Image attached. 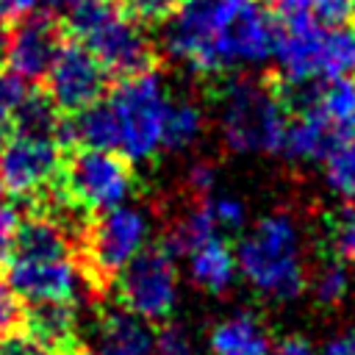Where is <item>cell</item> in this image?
Listing matches in <instances>:
<instances>
[{
    "mask_svg": "<svg viewBox=\"0 0 355 355\" xmlns=\"http://www.w3.org/2000/svg\"><path fill=\"white\" fill-rule=\"evenodd\" d=\"M239 0H180L175 14L164 22L161 47L194 75H219L214 39L219 22Z\"/></svg>",
    "mask_w": 355,
    "mask_h": 355,
    "instance_id": "7",
    "label": "cell"
},
{
    "mask_svg": "<svg viewBox=\"0 0 355 355\" xmlns=\"http://www.w3.org/2000/svg\"><path fill=\"white\" fill-rule=\"evenodd\" d=\"M275 36L277 25L263 6L255 0H239L216 28V69L227 72L269 61L275 50Z\"/></svg>",
    "mask_w": 355,
    "mask_h": 355,
    "instance_id": "10",
    "label": "cell"
},
{
    "mask_svg": "<svg viewBox=\"0 0 355 355\" xmlns=\"http://www.w3.org/2000/svg\"><path fill=\"white\" fill-rule=\"evenodd\" d=\"M17 225H19V211L14 205H3L0 202V269H6V263L11 258Z\"/></svg>",
    "mask_w": 355,
    "mask_h": 355,
    "instance_id": "35",
    "label": "cell"
},
{
    "mask_svg": "<svg viewBox=\"0 0 355 355\" xmlns=\"http://www.w3.org/2000/svg\"><path fill=\"white\" fill-rule=\"evenodd\" d=\"M6 280L25 302L39 300H72L100 308L103 302L92 291L78 255L67 258H17L11 255L6 263Z\"/></svg>",
    "mask_w": 355,
    "mask_h": 355,
    "instance_id": "9",
    "label": "cell"
},
{
    "mask_svg": "<svg viewBox=\"0 0 355 355\" xmlns=\"http://www.w3.org/2000/svg\"><path fill=\"white\" fill-rule=\"evenodd\" d=\"M42 3H44L50 11H69V8L78 6L80 0H42Z\"/></svg>",
    "mask_w": 355,
    "mask_h": 355,
    "instance_id": "41",
    "label": "cell"
},
{
    "mask_svg": "<svg viewBox=\"0 0 355 355\" xmlns=\"http://www.w3.org/2000/svg\"><path fill=\"white\" fill-rule=\"evenodd\" d=\"M327 241L336 258L341 261H355V205H341L330 214L327 225Z\"/></svg>",
    "mask_w": 355,
    "mask_h": 355,
    "instance_id": "27",
    "label": "cell"
},
{
    "mask_svg": "<svg viewBox=\"0 0 355 355\" xmlns=\"http://www.w3.org/2000/svg\"><path fill=\"white\" fill-rule=\"evenodd\" d=\"M116 300L130 313L147 322H164L178 302V269L175 258L161 247H141L119 272Z\"/></svg>",
    "mask_w": 355,
    "mask_h": 355,
    "instance_id": "8",
    "label": "cell"
},
{
    "mask_svg": "<svg viewBox=\"0 0 355 355\" xmlns=\"http://www.w3.org/2000/svg\"><path fill=\"white\" fill-rule=\"evenodd\" d=\"M58 141L64 147H94L116 150L119 147V119L111 100H97L75 114H67L58 128Z\"/></svg>",
    "mask_w": 355,
    "mask_h": 355,
    "instance_id": "17",
    "label": "cell"
},
{
    "mask_svg": "<svg viewBox=\"0 0 355 355\" xmlns=\"http://www.w3.org/2000/svg\"><path fill=\"white\" fill-rule=\"evenodd\" d=\"M186 189L200 200L208 197L216 189V166L211 161H194L186 169Z\"/></svg>",
    "mask_w": 355,
    "mask_h": 355,
    "instance_id": "34",
    "label": "cell"
},
{
    "mask_svg": "<svg viewBox=\"0 0 355 355\" xmlns=\"http://www.w3.org/2000/svg\"><path fill=\"white\" fill-rule=\"evenodd\" d=\"M208 205H211V214H214V222H216L219 230H227V233H241L244 230L247 205L239 197H230V194L211 197L208 194Z\"/></svg>",
    "mask_w": 355,
    "mask_h": 355,
    "instance_id": "29",
    "label": "cell"
},
{
    "mask_svg": "<svg viewBox=\"0 0 355 355\" xmlns=\"http://www.w3.org/2000/svg\"><path fill=\"white\" fill-rule=\"evenodd\" d=\"M64 144L53 136H28L11 133V139L0 147V180L3 189L17 200H31L50 189L64 164Z\"/></svg>",
    "mask_w": 355,
    "mask_h": 355,
    "instance_id": "11",
    "label": "cell"
},
{
    "mask_svg": "<svg viewBox=\"0 0 355 355\" xmlns=\"http://www.w3.org/2000/svg\"><path fill=\"white\" fill-rule=\"evenodd\" d=\"M269 347V330L250 311H236L219 319L208 333L211 355H266Z\"/></svg>",
    "mask_w": 355,
    "mask_h": 355,
    "instance_id": "18",
    "label": "cell"
},
{
    "mask_svg": "<svg viewBox=\"0 0 355 355\" xmlns=\"http://www.w3.org/2000/svg\"><path fill=\"white\" fill-rule=\"evenodd\" d=\"M189 272L194 286L219 297L236 283V275H239L236 250L222 236H214L189 255Z\"/></svg>",
    "mask_w": 355,
    "mask_h": 355,
    "instance_id": "20",
    "label": "cell"
},
{
    "mask_svg": "<svg viewBox=\"0 0 355 355\" xmlns=\"http://www.w3.org/2000/svg\"><path fill=\"white\" fill-rule=\"evenodd\" d=\"M22 327V300L8 286V280H0V338Z\"/></svg>",
    "mask_w": 355,
    "mask_h": 355,
    "instance_id": "33",
    "label": "cell"
},
{
    "mask_svg": "<svg viewBox=\"0 0 355 355\" xmlns=\"http://www.w3.org/2000/svg\"><path fill=\"white\" fill-rule=\"evenodd\" d=\"M11 133H14V111L0 105V147L11 139Z\"/></svg>",
    "mask_w": 355,
    "mask_h": 355,
    "instance_id": "39",
    "label": "cell"
},
{
    "mask_svg": "<svg viewBox=\"0 0 355 355\" xmlns=\"http://www.w3.org/2000/svg\"><path fill=\"white\" fill-rule=\"evenodd\" d=\"M147 236H150V216L141 208L119 202L114 208L89 216L80 236L78 261L100 302L108 300L119 272L147 244Z\"/></svg>",
    "mask_w": 355,
    "mask_h": 355,
    "instance_id": "4",
    "label": "cell"
},
{
    "mask_svg": "<svg viewBox=\"0 0 355 355\" xmlns=\"http://www.w3.org/2000/svg\"><path fill=\"white\" fill-rule=\"evenodd\" d=\"M288 100L297 111L319 114L341 139L355 136V75L330 78L324 86H286Z\"/></svg>",
    "mask_w": 355,
    "mask_h": 355,
    "instance_id": "15",
    "label": "cell"
},
{
    "mask_svg": "<svg viewBox=\"0 0 355 355\" xmlns=\"http://www.w3.org/2000/svg\"><path fill=\"white\" fill-rule=\"evenodd\" d=\"M0 355H3V349H0Z\"/></svg>",
    "mask_w": 355,
    "mask_h": 355,
    "instance_id": "43",
    "label": "cell"
},
{
    "mask_svg": "<svg viewBox=\"0 0 355 355\" xmlns=\"http://www.w3.org/2000/svg\"><path fill=\"white\" fill-rule=\"evenodd\" d=\"M61 128V111L53 103V97L44 89H28L19 105L14 108V133L28 136H53L58 139Z\"/></svg>",
    "mask_w": 355,
    "mask_h": 355,
    "instance_id": "23",
    "label": "cell"
},
{
    "mask_svg": "<svg viewBox=\"0 0 355 355\" xmlns=\"http://www.w3.org/2000/svg\"><path fill=\"white\" fill-rule=\"evenodd\" d=\"M64 28L80 39L108 69V75H139L155 69L158 47L144 25L130 19L116 0H80L67 11Z\"/></svg>",
    "mask_w": 355,
    "mask_h": 355,
    "instance_id": "3",
    "label": "cell"
},
{
    "mask_svg": "<svg viewBox=\"0 0 355 355\" xmlns=\"http://www.w3.org/2000/svg\"><path fill=\"white\" fill-rule=\"evenodd\" d=\"M319 355H355V324H349L347 330L336 333V336L322 347Z\"/></svg>",
    "mask_w": 355,
    "mask_h": 355,
    "instance_id": "37",
    "label": "cell"
},
{
    "mask_svg": "<svg viewBox=\"0 0 355 355\" xmlns=\"http://www.w3.org/2000/svg\"><path fill=\"white\" fill-rule=\"evenodd\" d=\"M64 44V25L53 14H22L8 36L6 64L22 80H44Z\"/></svg>",
    "mask_w": 355,
    "mask_h": 355,
    "instance_id": "13",
    "label": "cell"
},
{
    "mask_svg": "<svg viewBox=\"0 0 355 355\" xmlns=\"http://www.w3.org/2000/svg\"><path fill=\"white\" fill-rule=\"evenodd\" d=\"M153 355H197V347L191 344V338L186 336L183 327L166 324V327H161V333L155 336Z\"/></svg>",
    "mask_w": 355,
    "mask_h": 355,
    "instance_id": "32",
    "label": "cell"
},
{
    "mask_svg": "<svg viewBox=\"0 0 355 355\" xmlns=\"http://www.w3.org/2000/svg\"><path fill=\"white\" fill-rule=\"evenodd\" d=\"M44 92L61 114H75L108 92V69L80 39L67 42L44 75Z\"/></svg>",
    "mask_w": 355,
    "mask_h": 355,
    "instance_id": "12",
    "label": "cell"
},
{
    "mask_svg": "<svg viewBox=\"0 0 355 355\" xmlns=\"http://www.w3.org/2000/svg\"><path fill=\"white\" fill-rule=\"evenodd\" d=\"M205 130V114L197 100L191 97H169L166 116H164V139L161 147L180 153L200 141Z\"/></svg>",
    "mask_w": 355,
    "mask_h": 355,
    "instance_id": "22",
    "label": "cell"
},
{
    "mask_svg": "<svg viewBox=\"0 0 355 355\" xmlns=\"http://www.w3.org/2000/svg\"><path fill=\"white\" fill-rule=\"evenodd\" d=\"M324 183L344 200H355V136L336 141V147L324 155Z\"/></svg>",
    "mask_w": 355,
    "mask_h": 355,
    "instance_id": "24",
    "label": "cell"
},
{
    "mask_svg": "<svg viewBox=\"0 0 355 355\" xmlns=\"http://www.w3.org/2000/svg\"><path fill=\"white\" fill-rule=\"evenodd\" d=\"M355 75V28L336 25L324 28V80Z\"/></svg>",
    "mask_w": 355,
    "mask_h": 355,
    "instance_id": "26",
    "label": "cell"
},
{
    "mask_svg": "<svg viewBox=\"0 0 355 355\" xmlns=\"http://www.w3.org/2000/svg\"><path fill=\"white\" fill-rule=\"evenodd\" d=\"M94 347L92 355H153L155 336L150 322L130 313L128 308H97V327H94Z\"/></svg>",
    "mask_w": 355,
    "mask_h": 355,
    "instance_id": "16",
    "label": "cell"
},
{
    "mask_svg": "<svg viewBox=\"0 0 355 355\" xmlns=\"http://www.w3.org/2000/svg\"><path fill=\"white\" fill-rule=\"evenodd\" d=\"M336 141H341V136L319 114L300 111V116L286 128L280 153L291 164H322Z\"/></svg>",
    "mask_w": 355,
    "mask_h": 355,
    "instance_id": "19",
    "label": "cell"
},
{
    "mask_svg": "<svg viewBox=\"0 0 355 355\" xmlns=\"http://www.w3.org/2000/svg\"><path fill=\"white\" fill-rule=\"evenodd\" d=\"M39 0H0V14L3 17H22L28 14Z\"/></svg>",
    "mask_w": 355,
    "mask_h": 355,
    "instance_id": "38",
    "label": "cell"
},
{
    "mask_svg": "<svg viewBox=\"0 0 355 355\" xmlns=\"http://www.w3.org/2000/svg\"><path fill=\"white\" fill-rule=\"evenodd\" d=\"M133 183V161L125 153L119 155L114 150L94 147H72V153H64L58 189L86 214L119 205L130 194Z\"/></svg>",
    "mask_w": 355,
    "mask_h": 355,
    "instance_id": "5",
    "label": "cell"
},
{
    "mask_svg": "<svg viewBox=\"0 0 355 355\" xmlns=\"http://www.w3.org/2000/svg\"><path fill=\"white\" fill-rule=\"evenodd\" d=\"M8 36H11V28L6 22V17L0 14V67L6 61V53H8Z\"/></svg>",
    "mask_w": 355,
    "mask_h": 355,
    "instance_id": "40",
    "label": "cell"
},
{
    "mask_svg": "<svg viewBox=\"0 0 355 355\" xmlns=\"http://www.w3.org/2000/svg\"><path fill=\"white\" fill-rule=\"evenodd\" d=\"M119 8L139 25H164L180 0H116Z\"/></svg>",
    "mask_w": 355,
    "mask_h": 355,
    "instance_id": "28",
    "label": "cell"
},
{
    "mask_svg": "<svg viewBox=\"0 0 355 355\" xmlns=\"http://www.w3.org/2000/svg\"><path fill=\"white\" fill-rule=\"evenodd\" d=\"M222 144L236 155H275L283 147L288 114L280 92L258 78L236 75L216 94Z\"/></svg>",
    "mask_w": 355,
    "mask_h": 355,
    "instance_id": "2",
    "label": "cell"
},
{
    "mask_svg": "<svg viewBox=\"0 0 355 355\" xmlns=\"http://www.w3.org/2000/svg\"><path fill=\"white\" fill-rule=\"evenodd\" d=\"M311 11L322 28H336L355 17V0H311Z\"/></svg>",
    "mask_w": 355,
    "mask_h": 355,
    "instance_id": "31",
    "label": "cell"
},
{
    "mask_svg": "<svg viewBox=\"0 0 355 355\" xmlns=\"http://www.w3.org/2000/svg\"><path fill=\"white\" fill-rule=\"evenodd\" d=\"M352 288V275L347 269V261L341 258H333V261H324L319 263V269L313 272V280H311V294L316 300V305H324V308H336L347 300Z\"/></svg>",
    "mask_w": 355,
    "mask_h": 355,
    "instance_id": "25",
    "label": "cell"
},
{
    "mask_svg": "<svg viewBox=\"0 0 355 355\" xmlns=\"http://www.w3.org/2000/svg\"><path fill=\"white\" fill-rule=\"evenodd\" d=\"M214 236H219V227L214 222L208 197H202L166 225V230L161 236V247L172 258H180V255H191L200 244H205Z\"/></svg>",
    "mask_w": 355,
    "mask_h": 355,
    "instance_id": "21",
    "label": "cell"
},
{
    "mask_svg": "<svg viewBox=\"0 0 355 355\" xmlns=\"http://www.w3.org/2000/svg\"><path fill=\"white\" fill-rule=\"evenodd\" d=\"M119 119V150L130 161H150L161 150L169 94L155 69L128 75L111 94Z\"/></svg>",
    "mask_w": 355,
    "mask_h": 355,
    "instance_id": "6",
    "label": "cell"
},
{
    "mask_svg": "<svg viewBox=\"0 0 355 355\" xmlns=\"http://www.w3.org/2000/svg\"><path fill=\"white\" fill-rule=\"evenodd\" d=\"M72 300H39L22 305V330L44 355H72L83 347L78 311Z\"/></svg>",
    "mask_w": 355,
    "mask_h": 355,
    "instance_id": "14",
    "label": "cell"
},
{
    "mask_svg": "<svg viewBox=\"0 0 355 355\" xmlns=\"http://www.w3.org/2000/svg\"><path fill=\"white\" fill-rule=\"evenodd\" d=\"M236 261L239 275L269 302H294L308 288L302 233L297 219L286 211L261 216L239 241Z\"/></svg>",
    "mask_w": 355,
    "mask_h": 355,
    "instance_id": "1",
    "label": "cell"
},
{
    "mask_svg": "<svg viewBox=\"0 0 355 355\" xmlns=\"http://www.w3.org/2000/svg\"><path fill=\"white\" fill-rule=\"evenodd\" d=\"M266 6H269V14L277 28L316 22L313 11H311V0H266Z\"/></svg>",
    "mask_w": 355,
    "mask_h": 355,
    "instance_id": "30",
    "label": "cell"
},
{
    "mask_svg": "<svg viewBox=\"0 0 355 355\" xmlns=\"http://www.w3.org/2000/svg\"><path fill=\"white\" fill-rule=\"evenodd\" d=\"M3 191H6V189H3V180H0V197H3Z\"/></svg>",
    "mask_w": 355,
    "mask_h": 355,
    "instance_id": "42",
    "label": "cell"
},
{
    "mask_svg": "<svg viewBox=\"0 0 355 355\" xmlns=\"http://www.w3.org/2000/svg\"><path fill=\"white\" fill-rule=\"evenodd\" d=\"M266 355H319V352L313 349L311 341H305V338H300V336H286L283 341L272 344V347L266 349Z\"/></svg>",
    "mask_w": 355,
    "mask_h": 355,
    "instance_id": "36",
    "label": "cell"
}]
</instances>
